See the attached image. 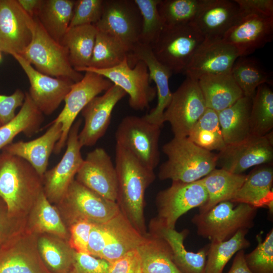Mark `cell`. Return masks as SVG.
<instances>
[{"mask_svg": "<svg viewBox=\"0 0 273 273\" xmlns=\"http://www.w3.org/2000/svg\"><path fill=\"white\" fill-rule=\"evenodd\" d=\"M115 163L118 181L116 203L133 226L144 235L147 233L144 216L145 193L155 179L154 170L143 165L117 144Z\"/></svg>", "mask_w": 273, "mask_h": 273, "instance_id": "1", "label": "cell"}, {"mask_svg": "<svg viewBox=\"0 0 273 273\" xmlns=\"http://www.w3.org/2000/svg\"><path fill=\"white\" fill-rule=\"evenodd\" d=\"M167 159L159 167L160 180L184 183L198 180L217 166L216 154L195 144L188 137L173 138L162 147Z\"/></svg>", "mask_w": 273, "mask_h": 273, "instance_id": "2", "label": "cell"}, {"mask_svg": "<svg viewBox=\"0 0 273 273\" xmlns=\"http://www.w3.org/2000/svg\"><path fill=\"white\" fill-rule=\"evenodd\" d=\"M42 177L24 159L0 153V198L14 218L26 204L35 202L43 192Z\"/></svg>", "mask_w": 273, "mask_h": 273, "instance_id": "3", "label": "cell"}, {"mask_svg": "<svg viewBox=\"0 0 273 273\" xmlns=\"http://www.w3.org/2000/svg\"><path fill=\"white\" fill-rule=\"evenodd\" d=\"M257 210L247 204L225 201L195 214L192 222L198 236L210 242H223L240 230L252 228Z\"/></svg>", "mask_w": 273, "mask_h": 273, "instance_id": "4", "label": "cell"}, {"mask_svg": "<svg viewBox=\"0 0 273 273\" xmlns=\"http://www.w3.org/2000/svg\"><path fill=\"white\" fill-rule=\"evenodd\" d=\"M32 32L29 44L20 56L47 75L67 78L74 82L82 78L83 75L71 65L67 49L48 34L36 17L33 18Z\"/></svg>", "mask_w": 273, "mask_h": 273, "instance_id": "5", "label": "cell"}, {"mask_svg": "<svg viewBox=\"0 0 273 273\" xmlns=\"http://www.w3.org/2000/svg\"><path fill=\"white\" fill-rule=\"evenodd\" d=\"M204 40L194 22L164 26L151 48L156 59L172 74H184Z\"/></svg>", "mask_w": 273, "mask_h": 273, "instance_id": "6", "label": "cell"}, {"mask_svg": "<svg viewBox=\"0 0 273 273\" xmlns=\"http://www.w3.org/2000/svg\"><path fill=\"white\" fill-rule=\"evenodd\" d=\"M161 127L143 116H126L116 129V144L128 151L143 165L154 170L160 161Z\"/></svg>", "mask_w": 273, "mask_h": 273, "instance_id": "7", "label": "cell"}, {"mask_svg": "<svg viewBox=\"0 0 273 273\" xmlns=\"http://www.w3.org/2000/svg\"><path fill=\"white\" fill-rule=\"evenodd\" d=\"M81 71L98 73L121 88L129 96V106L135 110L149 107L150 103L157 95L156 87L151 85L147 66L142 61L137 62L132 68L129 66L126 58L112 68L95 69L87 67L78 70Z\"/></svg>", "mask_w": 273, "mask_h": 273, "instance_id": "8", "label": "cell"}, {"mask_svg": "<svg viewBox=\"0 0 273 273\" xmlns=\"http://www.w3.org/2000/svg\"><path fill=\"white\" fill-rule=\"evenodd\" d=\"M206 109L198 81L187 77L172 94L163 121L170 123L174 137H188Z\"/></svg>", "mask_w": 273, "mask_h": 273, "instance_id": "9", "label": "cell"}, {"mask_svg": "<svg viewBox=\"0 0 273 273\" xmlns=\"http://www.w3.org/2000/svg\"><path fill=\"white\" fill-rule=\"evenodd\" d=\"M207 198L206 191L200 179L191 183L172 181L169 187L157 194L158 214L151 222L174 229L181 216L192 209L201 206Z\"/></svg>", "mask_w": 273, "mask_h": 273, "instance_id": "10", "label": "cell"}, {"mask_svg": "<svg viewBox=\"0 0 273 273\" xmlns=\"http://www.w3.org/2000/svg\"><path fill=\"white\" fill-rule=\"evenodd\" d=\"M142 17L134 0H104L97 29L114 37L129 53L139 43Z\"/></svg>", "mask_w": 273, "mask_h": 273, "instance_id": "11", "label": "cell"}, {"mask_svg": "<svg viewBox=\"0 0 273 273\" xmlns=\"http://www.w3.org/2000/svg\"><path fill=\"white\" fill-rule=\"evenodd\" d=\"M85 72L80 80L73 83L64 99L63 109L51 122L62 125V135L53 151L56 154H59L66 146L70 129L79 113L94 98L106 91L113 84L98 73Z\"/></svg>", "mask_w": 273, "mask_h": 273, "instance_id": "12", "label": "cell"}, {"mask_svg": "<svg viewBox=\"0 0 273 273\" xmlns=\"http://www.w3.org/2000/svg\"><path fill=\"white\" fill-rule=\"evenodd\" d=\"M81 123V119L73 123L68 135L63 156L55 166L47 170L42 176L43 192L49 201H61L83 161L82 147L78 137Z\"/></svg>", "mask_w": 273, "mask_h": 273, "instance_id": "13", "label": "cell"}, {"mask_svg": "<svg viewBox=\"0 0 273 273\" xmlns=\"http://www.w3.org/2000/svg\"><path fill=\"white\" fill-rule=\"evenodd\" d=\"M217 156L216 166L235 174H242L254 166L270 163L273 160L272 131L226 146Z\"/></svg>", "mask_w": 273, "mask_h": 273, "instance_id": "14", "label": "cell"}, {"mask_svg": "<svg viewBox=\"0 0 273 273\" xmlns=\"http://www.w3.org/2000/svg\"><path fill=\"white\" fill-rule=\"evenodd\" d=\"M33 21L17 0H0V51L21 55L31 40Z\"/></svg>", "mask_w": 273, "mask_h": 273, "instance_id": "15", "label": "cell"}, {"mask_svg": "<svg viewBox=\"0 0 273 273\" xmlns=\"http://www.w3.org/2000/svg\"><path fill=\"white\" fill-rule=\"evenodd\" d=\"M75 180L101 197L116 202V170L110 155L103 148H97L87 154Z\"/></svg>", "mask_w": 273, "mask_h": 273, "instance_id": "16", "label": "cell"}, {"mask_svg": "<svg viewBox=\"0 0 273 273\" xmlns=\"http://www.w3.org/2000/svg\"><path fill=\"white\" fill-rule=\"evenodd\" d=\"M12 56L27 76L30 83L28 93L32 101L43 114H52L64 100L74 82L64 78L52 77L36 70L21 56Z\"/></svg>", "mask_w": 273, "mask_h": 273, "instance_id": "17", "label": "cell"}, {"mask_svg": "<svg viewBox=\"0 0 273 273\" xmlns=\"http://www.w3.org/2000/svg\"><path fill=\"white\" fill-rule=\"evenodd\" d=\"M126 95L121 88L113 84L103 95L94 98L83 109L81 113L84 125L78 136L82 147L94 146L104 135L114 107Z\"/></svg>", "mask_w": 273, "mask_h": 273, "instance_id": "18", "label": "cell"}, {"mask_svg": "<svg viewBox=\"0 0 273 273\" xmlns=\"http://www.w3.org/2000/svg\"><path fill=\"white\" fill-rule=\"evenodd\" d=\"M273 38V17L249 15L241 17L223 35L222 40L248 56Z\"/></svg>", "mask_w": 273, "mask_h": 273, "instance_id": "19", "label": "cell"}, {"mask_svg": "<svg viewBox=\"0 0 273 273\" xmlns=\"http://www.w3.org/2000/svg\"><path fill=\"white\" fill-rule=\"evenodd\" d=\"M61 201L71 209L74 221L85 219L95 223H104L121 211L116 202L101 197L75 179Z\"/></svg>", "mask_w": 273, "mask_h": 273, "instance_id": "20", "label": "cell"}, {"mask_svg": "<svg viewBox=\"0 0 273 273\" xmlns=\"http://www.w3.org/2000/svg\"><path fill=\"white\" fill-rule=\"evenodd\" d=\"M238 57L236 49L221 39H204L184 74L198 80L204 76L230 73Z\"/></svg>", "mask_w": 273, "mask_h": 273, "instance_id": "21", "label": "cell"}, {"mask_svg": "<svg viewBox=\"0 0 273 273\" xmlns=\"http://www.w3.org/2000/svg\"><path fill=\"white\" fill-rule=\"evenodd\" d=\"M129 66L132 68L139 61L144 62L147 66L150 80L156 84L157 103L156 107L143 117L152 123L162 126L163 113L169 105L172 93L169 79L172 72L160 63L155 57L151 46L138 43L129 53L127 58Z\"/></svg>", "mask_w": 273, "mask_h": 273, "instance_id": "22", "label": "cell"}, {"mask_svg": "<svg viewBox=\"0 0 273 273\" xmlns=\"http://www.w3.org/2000/svg\"><path fill=\"white\" fill-rule=\"evenodd\" d=\"M240 19L235 0H203L194 23L204 39L219 40Z\"/></svg>", "mask_w": 273, "mask_h": 273, "instance_id": "23", "label": "cell"}, {"mask_svg": "<svg viewBox=\"0 0 273 273\" xmlns=\"http://www.w3.org/2000/svg\"><path fill=\"white\" fill-rule=\"evenodd\" d=\"M40 136L33 140L12 143L2 151L19 157L28 162L42 177L47 169L49 158L62 135V125L51 123Z\"/></svg>", "mask_w": 273, "mask_h": 273, "instance_id": "24", "label": "cell"}, {"mask_svg": "<svg viewBox=\"0 0 273 273\" xmlns=\"http://www.w3.org/2000/svg\"><path fill=\"white\" fill-rule=\"evenodd\" d=\"M150 232L163 238L171 249L174 263L181 273H205L208 246L197 252L188 251L184 240L188 231L178 232L171 229L150 223Z\"/></svg>", "mask_w": 273, "mask_h": 273, "instance_id": "25", "label": "cell"}, {"mask_svg": "<svg viewBox=\"0 0 273 273\" xmlns=\"http://www.w3.org/2000/svg\"><path fill=\"white\" fill-rule=\"evenodd\" d=\"M273 169L263 165L253 169L231 200L245 203L256 208L267 207L270 213L273 210Z\"/></svg>", "mask_w": 273, "mask_h": 273, "instance_id": "26", "label": "cell"}, {"mask_svg": "<svg viewBox=\"0 0 273 273\" xmlns=\"http://www.w3.org/2000/svg\"><path fill=\"white\" fill-rule=\"evenodd\" d=\"M252 100L243 96L218 113L225 146L241 143L251 136L250 115Z\"/></svg>", "mask_w": 273, "mask_h": 273, "instance_id": "27", "label": "cell"}, {"mask_svg": "<svg viewBox=\"0 0 273 273\" xmlns=\"http://www.w3.org/2000/svg\"><path fill=\"white\" fill-rule=\"evenodd\" d=\"M110 234L100 258L112 263L137 249L144 235L141 234L120 211L110 220Z\"/></svg>", "mask_w": 273, "mask_h": 273, "instance_id": "28", "label": "cell"}, {"mask_svg": "<svg viewBox=\"0 0 273 273\" xmlns=\"http://www.w3.org/2000/svg\"><path fill=\"white\" fill-rule=\"evenodd\" d=\"M198 81L207 108L217 113L243 96L231 72L204 76Z\"/></svg>", "mask_w": 273, "mask_h": 273, "instance_id": "29", "label": "cell"}, {"mask_svg": "<svg viewBox=\"0 0 273 273\" xmlns=\"http://www.w3.org/2000/svg\"><path fill=\"white\" fill-rule=\"evenodd\" d=\"M142 273H181L174 263L167 243L151 232L143 236L137 248Z\"/></svg>", "mask_w": 273, "mask_h": 273, "instance_id": "30", "label": "cell"}, {"mask_svg": "<svg viewBox=\"0 0 273 273\" xmlns=\"http://www.w3.org/2000/svg\"><path fill=\"white\" fill-rule=\"evenodd\" d=\"M246 177L247 175L215 168L200 179L206 191L207 198L204 204L199 207V213L205 212L221 202L231 201Z\"/></svg>", "mask_w": 273, "mask_h": 273, "instance_id": "31", "label": "cell"}, {"mask_svg": "<svg viewBox=\"0 0 273 273\" xmlns=\"http://www.w3.org/2000/svg\"><path fill=\"white\" fill-rule=\"evenodd\" d=\"M44 120L43 114L34 104L28 93L18 113L10 121L0 126V150L12 143L20 133L31 137L37 132Z\"/></svg>", "mask_w": 273, "mask_h": 273, "instance_id": "32", "label": "cell"}, {"mask_svg": "<svg viewBox=\"0 0 273 273\" xmlns=\"http://www.w3.org/2000/svg\"><path fill=\"white\" fill-rule=\"evenodd\" d=\"M75 1L42 0L35 17L48 34L61 43L69 28Z\"/></svg>", "mask_w": 273, "mask_h": 273, "instance_id": "33", "label": "cell"}, {"mask_svg": "<svg viewBox=\"0 0 273 273\" xmlns=\"http://www.w3.org/2000/svg\"><path fill=\"white\" fill-rule=\"evenodd\" d=\"M98 30L94 25L70 27L61 43L67 50L69 61L76 71L89 66Z\"/></svg>", "mask_w": 273, "mask_h": 273, "instance_id": "34", "label": "cell"}, {"mask_svg": "<svg viewBox=\"0 0 273 273\" xmlns=\"http://www.w3.org/2000/svg\"><path fill=\"white\" fill-rule=\"evenodd\" d=\"M231 74L243 96L252 99L258 86L271 82L272 75L258 60L248 56L238 57L232 66Z\"/></svg>", "mask_w": 273, "mask_h": 273, "instance_id": "35", "label": "cell"}, {"mask_svg": "<svg viewBox=\"0 0 273 273\" xmlns=\"http://www.w3.org/2000/svg\"><path fill=\"white\" fill-rule=\"evenodd\" d=\"M0 273H49L33 254L22 251L12 236L0 248Z\"/></svg>", "mask_w": 273, "mask_h": 273, "instance_id": "36", "label": "cell"}, {"mask_svg": "<svg viewBox=\"0 0 273 273\" xmlns=\"http://www.w3.org/2000/svg\"><path fill=\"white\" fill-rule=\"evenodd\" d=\"M251 136H262L273 128V92L267 84L257 88L250 115Z\"/></svg>", "mask_w": 273, "mask_h": 273, "instance_id": "37", "label": "cell"}, {"mask_svg": "<svg viewBox=\"0 0 273 273\" xmlns=\"http://www.w3.org/2000/svg\"><path fill=\"white\" fill-rule=\"evenodd\" d=\"M248 231L240 230L230 239L223 242H210L205 273H223L225 265L232 257L239 250L250 246V242L246 238Z\"/></svg>", "mask_w": 273, "mask_h": 273, "instance_id": "38", "label": "cell"}, {"mask_svg": "<svg viewBox=\"0 0 273 273\" xmlns=\"http://www.w3.org/2000/svg\"><path fill=\"white\" fill-rule=\"evenodd\" d=\"M188 138L206 150L220 151L225 147L219 122L218 113L207 108L193 127Z\"/></svg>", "mask_w": 273, "mask_h": 273, "instance_id": "39", "label": "cell"}, {"mask_svg": "<svg viewBox=\"0 0 273 273\" xmlns=\"http://www.w3.org/2000/svg\"><path fill=\"white\" fill-rule=\"evenodd\" d=\"M129 53L128 50L118 39L98 30L88 67L95 69L112 68L127 58Z\"/></svg>", "mask_w": 273, "mask_h": 273, "instance_id": "40", "label": "cell"}, {"mask_svg": "<svg viewBox=\"0 0 273 273\" xmlns=\"http://www.w3.org/2000/svg\"><path fill=\"white\" fill-rule=\"evenodd\" d=\"M203 0H160L158 9L165 26L194 22Z\"/></svg>", "mask_w": 273, "mask_h": 273, "instance_id": "41", "label": "cell"}, {"mask_svg": "<svg viewBox=\"0 0 273 273\" xmlns=\"http://www.w3.org/2000/svg\"><path fill=\"white\" fill-rule=\"evenodd\" d=\"M142 17V25L139 43L152 46L164 27L159 13L160 0H134Z\"/></svg>", "mask_w": 273, "mask_h": 273, "instance_id": "42", "label": "cell"}, {"mask_svg": "<svg viewBox=\"0 0 273 273\" xmlns=\"http://www.w3.org/2000/svg\"><path fill=\"white\" fill-rule=\"evenodd\" d=\"M46 268L53 273H69L74 260L75 251L63 247L57 242L42 238L38 244Z\"/></svg>", "mask_w": 273, "mask_h": 273, "instance_id": "43", "label": "cell"}, {"mask_svg": "<svg viewBox=\"0 0 273 273\" xmlns=\"http://www.w3.org/2000/svg\"><path fill=\"white\" fill-rule=\"evenodd\" d=\"M257 245L251 252L245 254L246 263L253 273H273V230L263 240L256 236Z\"/></svg>", "mask_w": 273, "mask_h": 273, "instance_id": "44", "label": "cell"}, {"mask_svg": "<svg viewBox=\"0 0 273 273\" xmlns=\"http://www.w3.org/2000/svg\"><path fill=\"white\" fill-rule=\"evenodd\" d=\"M36 222L42 231L65 236L66 230L58 213L51 205L44 192H41L36 202Z\"/></svg>", "mask_w": 273, "mask_h": 273, "instance_id": "45", "label": "cell"}, {"mask_svg": "<svg viewBox=\"0 0 273 273\" xmlns=\"http://www.w3.org/2000/svg\"><path fill=\"white\" fill-rule=\"evenodd\" d=\"M104 0L75 1L69 27L94 25L100 19Z\"/></svg>", "mask_w": 273, "mask_h": 273, "instance_id": "46", "label": "cell"}, {"mask_svg": "<svg viewBox=\"0 0 273 273\" xmlns=\"http://www.w3.org/2000/svg\"><path fill=\"white\" fill-rule=\"evenodd\" d=\"M110 263L88 253L75 251L74 260L69 273H109Z\"/></svg>", "mask_w": 273, "mask_h": 273, "instance_id": "47", "label": "cell"}, {"mask_svg": "<svg viewBox=\"0 0 273 273\" xmlns=\"http://www.w3.org/2000/svg\"><path fill=\"white\" fill-rule=\"evenodd\" d=\"M93 224L85 219L73 221L70 230V241L75 251L88 254V243Z\"/></svg>", "mask_w": 273, "mask_h": 273, "instance_id": "48", "label": "cell"}, {"mask_svg": "<svg viewBox=\"0 0 273 273\" xmlns=\"http://www.w3.org/2000/svg\"><path fill=\"white\" fill-rule=\"evenodd\" d=\"M110 220L102 223H93L88 243V254L99 258L110 234Z\"/></svg>", "mask_w": 273, "mask_h": 273, "instance_id": "49", "label": "cell"}, {"mask_svg": "<svg viewBox=\"0 0 273 273\" xmlns=\"http://www.w3.org/2000/svg\"><path fill=\"white\" fill-rule=\"evenodd\" d=\"M25 97V93L20 89H17L11 95L0 94V122L2 125L15 116L16 110L22 106Z\"/></svg>", "mask_w": 273, "mask_h": 273, "instance_id": "50", "label": "cell"}, {"mask_svg": "<svg viewBox=\"0 0 273 273\" xmlns=\"http://www.w3.org/2000/svg\"><path fill=\"white\" fill-rule=\"evenodd\" d=\"M109 273H142L138 249L130 251L110 263Z\"/></svg>", "mask_w": 273, "mask_h": 273, "instance_id": "51", "label": "cell"}, {"mask_svg": "<svg viewBox=\"0 0 273 273\" xmlns=\"http://www.w3.org/2000/svg\"><path fill=\"white\" fill-rule=\"evenodd\" d=\"M239 6L240 18L257 15L273 17L272 0H235Z\"/></svg>", "mask_w": 273, "mask_h": 273, "instance_id": "52", "label": "cell"}, {"mask_svg": "<svg viewBox=\"0 0 273 273\" xmlns=\"http://www.w3.org/2000/svg\"><path fill=\"white\" fill-rule=\"evenodd\" d=\"M13 218L9 215L6 205L0 198V248L13 236Z\"/></svg>", "mask_w": 273, "mask_h": 273, "instance_id": "53", "label": "cell"}, {"mask_svg": "<svg viewBox=\"0 0 273 273\" xmlns=\"http://www.w3.org/2000/svg\"><path fill=\"white\" fill-rule=\"evenodd\" d=\"M228 273H253L246 263L244 250H240L236 253Z\"/></svg>", "mask_w": 273, "mask_h": 273, "instance_id": "54", "label": "cell"}, {"mask_svg": "<svg viewBox=\"0 0 273 273\" xmlns=\"http://www.w3.org/2000/svg\"><path fill=\"white\" fill-rule=\"evenodd\" d=\"M42 0H17L22 8L31 17L36 16Z\"/></svg>", "mask_w": 273, "mask_h": 273, "instance_id": "55", "label": "cell"}, {"mask_svg": "<svg viewBox=\"0 0 273 273\" xmlns=\"http://www.w3.org/2000/svg\"><path fill=\"white\" fill-rule=\"evenodd\" d=\"M1 51H0V62L2 60V54H1Z\"/></svg>", "mask_w": 273, "mask_h": 273, "instance_id": "56", "label": "cell"}, {"mask_svg": "<svg viewBox=\"0 0 273 273\" xmlns=\"http://www.w3.org/2000/svg\"><path fill=\"white\" fill-rule=\"evenodd\" d=\"M2 125V123H1V122H0V126H1Z\"/></svg>", "mask_w": 273, "mask_h": 273, "instance_id": "57", "label": "cell"}]
</instances>
